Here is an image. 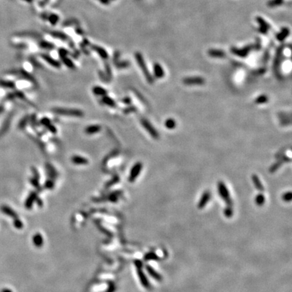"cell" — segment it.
<instances>
[{
    "label": "cell",
    "instance_id": "42",
    "mask_svg": "<svg viewBox=\"0 0 292 292\" xmlns=\"http://www.w3.org/2000/svg\"><path fill=\"white\" fill-rule=\"evenodd\" d=\"M31 183L32 185H33L36 188H39V180L35 179L34 177H32L31 179Z\"/></svg>",
    "mask_w": 292,
    "mask_h": 292
},
{
    "label": "cell",
    "instance_id": "43",
    "mask_svg": "<svg viewBox=\"0 0 292 292\" xmlns=\"http://www.w3.org/2000/svg\"><path fill=\"white\" fill-rule=\"evenodd\" d=\"M54 182H53L52 181H51V180H48V181H46L45 183V186L46 188H48V189H52L54 187Z\"/></svg>",
    "mask_w": 292,
    "mask_h": 292
},
{
    "label": "cell",
    "instance_id": "13",
    "mask_svg": "<svg viewBox=\"0 0 292 292\" xmlns=\"http://www.w3.org/2000/svg\"><path fill=\"white\" fill-rule=\"evenodd\" d=\"M154 75L157 79H162L164 77L165 72L163 67L159 63H155L154 64Z\"/></svg>",
    "mask_w": 292,
    "mask_h": 292
},
{
    "label": "cell",
    "instance_id": "30",
    "mask_svg": "<svg viewBox=\"0 0 292 292\" xmlns=\"http://www.w3.org/2000/svg\"><path fill=\"white\" fill-rule=\"evenodd\" d=\"M62 62L65 64V66H66L68 68H69L70 69H75V65L74 64L73 62L70 60L69 58H68L66 57L62 58Z\"/></svg>",
    "mask_w": 292,
    "mask_h": 292
},
{
    "label": "cell",
    "instance_id": "49",
    "mask_svg": "<svg viewBox=\"0 0 292 292\" xmlns=\"http://www.w3.org/2000/svg\"><path fill=\"white\" fill-rule=\"evenodd\" d=\"M2 292H12V290H9V289L5 288V289H4V290H2Z\"/></svg>",
    "mask_w": 292,
    "mask_h": 292
},
{
    "label": "cell",
    "instance_id": "36",
    "mask_svg": "<svg viewBox=\"0 0 292 292\" xmlns=\"http://www.w3.org/2000/svg\"><path fill=\"white\" fill-rule=\"evenodd\" d=\"M105 70H106V75L107 76L108 81H111L112 78V72L110 66L108 64H106L105 65Z\"/></svg>",
    "mask_w": 292,
    "mask_h": 292
},
{
    "label": "cell",
    "instance_id": "14",
    "mask_svg": "<svg viewBox=\"0 0 292 292\" xmlns=\"http://www.w3.org/2000/svg\"><path fill=\"white\" fill-rule=\"evenodd\" d=\"M208 54L209 56L214 58H224L226 57V53L223 50L210 49L208 50Z\"/></svg>",
    "mask_w": 292,
    "mask_h": 292
},
{
    "label": "cell",
    "instance_id": "20",
    "mask_svg": "<svg viewBox=\"0 0 292 292\" xmlns=\"http://www.w3.org/2000/svg\"><path fill=\"white\" fill-rule=\"evenodd\" d=\"M102 126L99 125H93L87 126L85 129V133L87 135H93L101 131Z\"/></svg>",
    "mask_w": 292,
    "mask_h": 292
},
{
    "label": "cell",
    "instance_id": "10",
    "mask_svg": "<svg viewBox=\"0 0 292 292\" xmlns=\"http://www.w3.org/2000/svg\"><path fill=\"white\" fill-rule=\"evenodd\" d=\"M137 275L139 279L140 280V283L143 285V287L146 289H150L151 288V285H150L148 279L147 278L146 274L144 273L143 270H142V267H138L137 268Z\"/></svg>",
    "mask_w": 292,
    "mask_h": 292
},
{
    "label": "cell",
    "instance_id": "9",
    "mask_svg": "<svg viewBox=\"0 0 292 292\" xmlns=\"http://www.w3.org/2000/svg\"><path fill=\"white\" fill-rule=\"evenodd\" d=\"M256 21L259 25L258 31L261 34L266 35L268 33V31L270 29V26L268 23L263 18L260 16H258L256 18Z\"/></svg>",
    "mask_w": 292,
    "mask_h": 292
},
{
    "label": "cell",
    "instance_id": "4",
    "mask_svg": "<svg viewBox=\"0 0 292 292\" xmlns=\"http://www.w3.org/2000/svg\"><path fill=\"white\" fill-rule=\"evenodd\" d=\"M254 49L253 44H250V45H246L243 48H237L235 47H232L231 48V52L233 54H234L236 56H238L240 58H246L249 54L251 52L252 50Z\"/></svg>",
    "mask_w": 292,
    "mask_h": 292
},
{
    "label": "cell",
    "instance_id": "32",
    "mask_svg": "<svg viewBox=\"0 0 292 292\" xmlns=\"http://www.w3.org/2000/svg\"><path fill=\"white\" fill-rule=\"evenodd\" d=\"M256 203L258 206H262L265 203V197L262 193H259L257 195L255 199Z\"/></svg>",
    "mask_w": 292,
    "mask_h": 292
},
{
    "label": "cell",
    "instance_id": "24",
    "mask_svg": "<svg viewBox=\"0 0 292 292\" xmlns=\"http://www.w3.org/2000/svg\"><path fill=\"white\" fill-rule=\"evenodd\" d=\"M32 241H33L34 245L37 247H40L43 246V239L40 233H36L32 238Z\"/></svg>",
    "mask_w": 292,
    "mask_h": 292
},
{
    "label": "cell",
    "instance_id": "8",
    "mask_svg": "<svg viewBox=\"0 0 292 292\" xmlns=\"http://www.w3.org/2000/svg\"><path fill=\"white\" fill-rule=\"evenodd\" d=\"M205 82L206 80L202 76H190L183 79V83L186 85H202Z\"/></svg>",
    "mask_w": 292,
    "mask_h": 292
},
{
    "label": "cell",
    "instance_id": "35",
    "mask_svg": "<svg viewBox=\"0 0 292 292\" xmlns=\"http://www.w3.org/2000/svg\"><path fill=\"white\" fill-rule=\"evenodd\" d=\"M224 214L227 218H231L233 215V209L232 206H227L224 210Z\"/></svg>",
    "mask_w": 292,
    "mask_h": 292
},
{
    "label": "cell",
    "instance_id": "2",
    "mask_svg": "<svg viewBox=\"0 0 292 292\" xmlns=\"http://www.w3.org/2000/svg\"><path fill=\"white\" fill-rule=\"evenodd\" d=\"M52 112L55 114L61 116H72V117H82L84 112L79 109H68L64 108H55L52 109Z\"/></svg>",
    "mask_w": 292,
    "mask_h": 292
},
{
    "label": "cell",
    "instance_id": "15",
    "mask_svg": "<svg viewBox=\"0 0 292 292\" xmlns=\"http://www.w3.org/2000/svg\"><path fill=\"white\" fill-rule=\"evenodd\" d=\"M0 209H1V211L3 213L7 215V216L12 218L14 219H16V218H18V214L16 212L14 211L12 208H10V206L7 205H2Z\"/></svg>",
    "mask_w": 292,
    "mask_h": 292
},
{
    "label": "cell",
    "instance_id": "3",
    "mask_svg": "<svg viewBox=\"0 0 292 292\" xmlns=\"http://www.w3.org/2000/svg\"><path fill=\"white\" fill-rule=\"evenodd\" d=\"M218 191H219V196H220L224 202L226 203L227 206H232L233 202L230 196V193L228 188L223 181H219L218 183Z\"/></svg>",
    "mask_w": 292,
    "mask_h": 292
},
{
    "label": "cell",
    "instance_id": "6",
    "mask_svg": "<svg viewBox=\"0 0 292 292\" xmlns=\"http://www.w3.org/2000/svg\"><path fill=\"white\" fill-rule=\"evenodd\" d=\"M284 48H285V45L284 44H281V45L277 48L276 54H275V59H274L273 70H274V72L277 74V76H279L280 75L279 73L280 64H281V59L283 56V52H284Z\"/></svg>",
    "mask_w": 292,
    "mask_h": 292
},
{
    "label": "cell",
    "instance_id": "45",
    "mask_svg": "<svg viewBox=\"0 0 292 292\" xmlns=\"http://www.w3.org/2000/svg\"><path fill=\"white\" fill-rule=\"evenodd\" d=\"M31 119L32 124V126H34L35 125H35V124H36V123H37V117H36V115H35V114L32 115Z\"/></svg>",
    "mask_w": 292,
    "mask_h": 292
},
{
    "label": "cell",
    "instance_id": "29",
    "mask_svg": "<svg viewBox=\"0 0 292 292\" xmlns=\"http://www.w3.org/2000/svg\"><path fill=\"white\" fill-rule=\"evenodd\" d=\"M46 169L48 171V175L51 176V177H55L57 176V172L55 171L54 166H52V164H50L49 163L46 164Z\"/></svg>",
    "mask_w": 292,
    "mask_h": 292
},
{
    "label": "cell",
    "instance_id": "1",
    "mask_svg": "<svg viewBox=\"0 0 292 292\" xmlns=\"http://www.w3.org/2000/svg\"><path fill=\"white\" fill-rule=\"evenodd\" d=\"M135 60L137 61V63L139 65L140 69H141V71H142L143 74L145 76V77L146 79V80L147 82H149V84H153L154 82V79L153 77V76H152L151 73L149 72L148 68H147V65L145 62V60H144V58L143 57L142 54L139 52L135 53Z\"/></svg>",
    "mask_w": 292,
    "mask_h": 292
},
{
    "label": "cell",
    "instance_id": "19",
    "mask_svg": "<svg viewBox=\"0 0 292 292\" xmlns=\"http://www.w3.org/2000/svg\"><path fill=\"white\" fill-rule=\"evenodd\" d=\"M290 31L287 27H283L281 31L276 35L277 39L279 41H284L289 35H290Z\"/></svg>",
    "mask_w": 292,
    "mask_h": 292
},
{
    "label": "cell",
    "instance_id": "7",
    "mask_svg": "<svg viewBox=\"0 0 292 292\" xmlns=\"http://www.w3.org/2000/svg\"><path fill=\"white\" fill-rule=\"evenodd\" d=\"M143 169V164L141 162H137L133 166L132 169L130 171V174L129 176V182H134L137 179L138 176L139 175L140 173L141 172Z\"/></svg>",
    "mask_w": 292,
    "mask_h": 292
},
{
    "label": "cell",
    "instance_id": "47",
    "mask_svg": "<svg viewBox=\"0 0 292 292\" xmlns=\"http://www.w3.org/2000/svg\"><path fill=\"white\" fill-rule=\"evenodd\" d=\"M41 46L43 47V48H52V45H50V44L48 43H42L41 44Z\"/></svg>",
    "mask_w": 292,
    "mask_h": 292
},
{
    "label": "cell",
    "instance_id": "23",
    "mask_svg": "<svg viewBox=\"0 0 292 292\" xmlns=\"http://www.w3.org/2000/svg\"><path fill=\"white\" fill-rule=\"evenodd\" d=\"M102 102L103 104L111 108H115L116 106V103L113 99L108 96H104L102 97Z\"/></svg>",
    "mask_w": 292,
    "mask_h": 292
},
{
    "label": "cell",
    "instance_id": "27",
    "mask_svg": "<svg viewBox=\"0 0 292 292\" xmlns=\"http://www.w3.org/2000/svg\"><path fill=\"white\" fill-rule=\"evenodd\" d=\"M254 102L256 104H267L268 102V97L265 95V94H262L260 96H258L255 99Z\"/></svg>",
    "mask_w": 292,
    "mask_h": 292
},
{
    "label": "cell",
    "instance_id": "25",
    "mask_svg": "<svg viewBox=\"0 0 292 292\" xmlns=\"http://www.w3.org/2000/svg\"><path fill=\"white\" fill-rule=\"evenodd\" d=\"M92 91H93V93L95 94V95L99 96H106L107 95V93H108L107 90L105 89L104 88L101 87L100 86H95L92 89Z\"/></svg>",
    "mask_w": 292,
    "mask_h": 292
},
{
    "label": "cell",
    "instance_id": "26",
    "mask_svg": "<svg viewBox=\"0 0 292 292\" xmlns=\"http://www.w3.org/2000/svg\"><path fill=\"white\" fill-rule=\"evenodd\" d=\"M164 126L166 129L169 130H172L176 128V123L175 119L170 118V119H168L166 120V121L164 123Z\"/></svg>",
    "mask_w": 292,
    "mask_h": 292
},
{
    "label": "cell",
    "instance_id": "41",
    "mask_svg": "<svg viewBox=\"0 0 292 292\" xmlns=\"http://www.w3.org/2000/svg\"><path fill=\"white\" fill-rule=\"evenodd\" d=\"M28 121H29V117H28V116L25 117L24 119H23L21 120V122L20 123L19 126H20V127L21 128V129L25 127V126H26V125H27Z\"/></svg>",
    "mask_w": 292,
    "mask_h": 292
},
{
    "label": "cell",
    "instance_id": "34",
    "mask_svg": "<svg viewBox=\"0 0 292 292\" xmlns=\"http://www.w3.org/2000/svg\"><path fill=\"white\" fill-rule=\"evenodd\" d=\"M283 164V160H280L279 161H277V162H275V163H274L272 166H271L270 167V169H269V172L271 173H275V171H277V170H278L280 166H281Z\"/></svg>",
    "mask_w": 292,
    "mask_h": 292
},
{
    "label": "cell",
    "instance_id": "46",
    "mask_svg": "<svg viewBox=\"0 0 292 292\" xmlns=\"http://www.w3.org/2000/svg\"><path fill=\"white\" fill-rule=\"evenodd\" d=\"M135 264L137 268L138 267H143V262L141 260H136L135 262Z\"/></svg>",
    "mask_w": 292,
    "mask_h": 292
},
{
    "label": "cell",
    "instance_id": "39",
    "mask_svg": "<svg viewBox=\"0 0 292 292\" xmlns=\"http://www.w3.org/2000/svg\"><path fill=\"white\" fill-rule=\"evenodd\" d=\"M14 226L17 229H21L23 227V223L18 218H16L14 219Z\"/></svg>",
    "mask_w": 292,
    "mask_h": 292
},
{
    "label": "cell",
    "instance_id": "44",
    "mask_svg": "<svg viewBox=\"0 0 292 292\" xmlns=\"http://www.w3.org/2000/svg\"><path fill=\"white\" fill-rule=\"evenodd\" d=\"M122 102L124 103V104H131L132 100H131V98H130L129 97H124V98L122 99Z\"/></svg>",
    "mask_w": 292,
    "mask_h": 292
},
{
    "label": "cell",
    "instance_id": "16",
    "mask_svg": "<svg viewBox=\"0 0 292 292\" xmlns=\"http://www.w3.org/2000/svg\"><path fill=\"white\" fill-rule=\"evenodd\" d=\"M146 268L147 272L148 273L149 275L151 276L153 279L156 280V281H162V277L161 275L159 273H158L154 268L152 267L151 266H149V265H147Z\"/></svg>",
    "mask_w": 292,
    "mask_h": 292
},
{
    "label": "cell",
    "instance_id": "12",
    "mask_svg": "<svg viewBox=\"0 0 292 292\" xmlns=\"http://www.w3.org/2000/svg\"><path fill=\"white\" fill-rule=\"evenodd\" d=\"M40 123L43 126H45V127L48 130L49 132H51L53 134H55L57 133V129L55 126L53 125L52 123L51 120H49V119L47 117H43L40 120Z\"/></svg>",
    "mask_w": 292,
    "mask_h": 292
},
{
    "label": "cell",
    "instance_id": "40",
    "mask_svg": "<svg viewBox=\"0 0 292 292\" xmlns=\"http://www.w3.org/2000/svg\"><path fill=\"white\" fill-rule=\"evenodd\" d=\"M291 197H292V195L291 191L285 192L282 196L283 200H284V201L285 202H290L291 200Z\"/></svg>",
    "mask_w": 292,
    "mask_h": 292
},
{
    "label": "cell",
    "instance_id": "11",
    "mask_svg": "<svg viewBox=\"0 0 292 292\" xmlns=\"http://www.w3.org/2000/svg\"><path fill=\"white\" fill-rule=\"evenodd\" d=\"M211 197V194L209 191H206L203 193L201 198L200 199V201L197 203V208L199 209H203L206 207V206L208 204Z\"/></svg>",
    "mask_w": 292,
    "mask_h": 292
},
{
    "label": "cell",
    "instance_id": "38",
    "mask_svg": "<svg viewBox=\"0 0 292 292\" xmlns=\"http://www.w3.org/2000/svg\"><path fill=\"white\" fill-rule=\"evenodd\" d=\"M130 66V63L128 61H124V62H119L116 63V66L118 69H126Z\"/></svg>",
    "mask_w": 292,
    "mask_h": 292
},
{
    "label": "cell",
    "instance_id": "22",
    "mask_svg": "<svg viewBox=\"0 0 292 292\" xmlns=\"http://www.w3.org/2000/svg\"><path fill=\"white\" fill-rule=\"evenodd\" d=\"M252 181L253 185H254L255 187L256 188V190H257L259 191H260V192H262V191H264V186H263V185H262L260 179V178L258 177V175H255V174L252 175Z\"/></svg>",
    "mask_w": 292,
    "mask_h": 292
},
{
    "label": "cell",
    "instance_id": "37",
    "mask_svg": "<svg viewBox=\"0 0 292 292\" xmlns=\"http://www.w3.org/2000/svg\"><path fill=\"white\" fill-rule=\"evenodd\" d=\"M137 111V108L136 106H129L128 107L125 108L123 110V112L125 114H128L132 112H135Z\"/></svg>",
    "mask_w": 292,
    "mask_h": 292
},
{
    "label": "cell",
    "instance_id": "21",
    "mask_svg": "<svg viewBox=\"0 0 292 292\" xmlns=\"http://www.w3.org/2000/svg\"><path fill=\"white\" fill-rule=\"evenodd\" d=\"M37 193L35 192H31L28 196L25 201V207L27 209H31L32 207L34 202L37 200Z\"/></svg>",
    "mask_w": 292,
    "mask_h": 292
},
{
    "label": "cell",
    "instance_id": "48",
    "mask_svg": "<svg viewBox=\"0 0 292 292\" xmlns=\"http://www.w3.org/2000/svg\"><path fill=\"white\" fill-rule=\"evenodd\" d=\"M110 200H111V201H112V202H116V200H117V196H116V195H115V194H112L111 196H110Z\"/></svg>",
    "mask_w": 292,
    "mask_h": 292
},
{
    "label": "cell",
    "instance_id": "18",
    "mask_svg": "<svg viewBox=\"0 0 292 292\" xmlns=\"http://www.w3.org/2000/svg\"><path fill=\"white\" fill-rule=\"evenodd\" d=\"M71 161L73 164L76 165H86L89 163V160L83 156L79 155H74L71 158Z\"/></svg>",
    "mask_w": 292,
    "mask_h": 292
},
{
    "label": "cell",
    "instance_id": "17",
    "mask_svg": "<svg viewBox=\"0 0 292 292\" xmlns=\"http://www.w3.org/2000/svg\"><path fill=\"white\" fill-rule=\"evenodd\" d=\"M41 57H42V58L46 62H48L49 64L51 65L54 68H57V69H59V68L61 67V63L60 62H58V60H55V59L52 58V57H50L49 55L46 54H43L41 55Z\"/></svg>",
    "mask_w": 292,
    "mask_h": 292
},
{
    "label": "cell",
    "instance_id": "31",
    "mask_svg": "<svg viewBox=\"0 0 292 292\" xmlns=\"http://www.w3.org/2000/svg\"><path fill=\"white\" fill-rule=\"evenodd\" d=\"M144 259L147 261H151V260H158L160 258L158 257L157 254H156L154 252H149L147 253L144 256Z\"/></svg>",
    "mask_w": 292,
    "mask_h": 292
},
{
    "label": "cell",
    "instance_id": "5",
    "mask_svg": "<svg viewBox=\"0 0 292 292\" xmlns=\"http://www.w3.org/2000/svg\"><path fill=\"white\" fill-rule=\"evenodd\" d=\"M140 121L143 127L146 129V131L148 133L152 138H154V139H158L160 138L159 133L148 120L145 119V118H143V119H141Z\"/></svg>",
    "mask_w": 292,
    "mask_h": 292
},
{
    "label": "cell",
    "instance_id": "33",
    "mask_svg": "<svg viewBox=\"0 0 292 292\" xmlns=\"http://www.w3.org/2000/svg\"><path fill=\"white\" fill-rule=\"evenodd\" d=\"M93 49H95L97 53H98V54L100 55V57L102 58L105 59L106 60V59H107L108 58V55L105 49H102L101 48H99V47H94Z\"/></svg>",
    "mask_w": 292,
    "mask_h": 292
},
{
    "label": "cell",
    "instance_id": "28",
    "mask_svg": "<svg viewBox=\"0 0 292 292\" xmlns=\"http://www.w3.org/2000/svg\"><path fill=\"white\" fill-rule=\"evenodd\" d=\"M284 0H269L267 2V6L269 8H275L284 4Z\"/></svg>",
    "mask_w": 292,
    "mask_h": 292
}]
</instances>
